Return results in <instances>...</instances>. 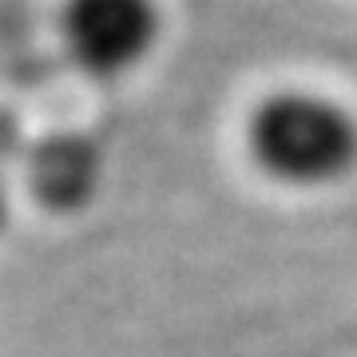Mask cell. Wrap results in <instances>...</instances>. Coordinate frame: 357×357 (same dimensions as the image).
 I'll return each instance as SVG.
<instances>
[{
  "mask_svg": "<svg viewBox=\"0 0 357 357\" xmlns=\"http://www.w3.org/2000/svg\"><path fill=\"white\" fill-rule=\"evenodd\" d=\"M8 151H13V131H8V135L0 131V227H4V218H8V191H4V163H8Z\"/></svg>",
  "mask_w": 357,
  "mask_h": 357,
  "instance_id": "obj_4",
  "label": "cell"
},
{
  "mask_svg": "<svg viewBox=\"0 0 357 357\" xmlns=\"http://www.w3.org/2000/svg\"><path fill=\"white\" fill-rule=\"evenodd\" d=\"M246 151L282 187H333L357 167V119L318 91H270L246 115Z\"/></svg>",
  "mask_w": 357,
  "mask_h": 357,
  "instance_id": "obj_1",
  "label": "cell"
},
{
  "mask_svg": "<svg viewBox=\"0 0 357 357\" xmlns=\"http://www.w3.org/2000/svg\"><path fill=\"white\" fill-rule=\"evenodd\" d=\"M103 183V159L100 147L84 135H52L32 151L28 167V187L56 215H72L91 203V195Z\"/></svg>",
  "mask_w": 357,
  "mask_h": 357,
  "instance_id": "obj_3",
  "label": "cell"
},
{
  "mask_svg": "<svg viewBox=\"0 0 357 357\" xmlns=\"http://www.w3.org/2000/svg\"><path fill=\"white\" fill-rule=\"evenodd\" d=\"M159 0H64L60 40L91 79H123L155 56L163 40Z\"/></svg>",
  "mask_w": 357,
  "mask_h": 357,
  "instance_id": "obj_2",
  "label": "cell"
}]
</instances>
